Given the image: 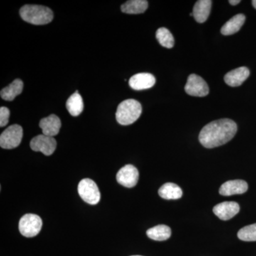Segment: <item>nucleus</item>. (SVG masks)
<instances>
[{
    "instance_id": "20",
    "label": "nucleus",
    "mask_w": 256,
    "mask_h": 256,
    "mask_svg": "<svg viewBox=\"0 0 256 256\" xmlns=\"http://www.w3.org/2000/svg\"><path fill=\"white\" fill-rule=\"evenodd\" d=\"M159 195L164 200H178L182 196V190L174 183H166L159 190Z\"/></svg>"
},
{
    "instance_id": "18",
    "label": "nucleus",
    "mask_w": 256,
    "mask_h": 256,
    "mask_svg": "<svg viewBox=\"0 0 256 256\" xmlns=\"http://www.w3.org/2000/svg\"><path fill=\"white\" fill-rule=\"evenodd\" d=\"M148 8L146 0H130L121 6V11L129 14H142Z\"/></svg>"
},
{
    "instance_id": "22",
    "label": "nucleus",
    "mask_w": 256,
    "mask_h": 256,
    "mask_svg": "<svg viewBox=\"0 0 256 256\" xmlns=\"http://www.w3.org/2000/svg\"><path fill=\"white\" fill-rule=\"evenodd\" d=\"M156 38L160 44L165 48H172L174 46V36L168 28H160L156 32Z\"/></svg>"
},
{
    "instance_id": "23",
    "label": "nucleus",
    "mask_w": 256,
    "mask_h": 256,
    "mask_svg": "<svg viewBox=\"0 0 256 256\" xmlns=\"http://www.w3.org/2000/svg\"><path fill=\"white\" fill-rule=\"evenodd\" d=\"M238 237L244 242H256V224L246 226L240 229Z\"/></svg>"
},
{
    "instance_id": "19",
    "label": "nucleus",
    "mask_w": 256,
    "mask_h": 256,
    "mask_svg": "<svg viewBox=\"0 0 256 256\" xmlns=\"http://www.w3.org/2000/svg\"><path fill=\"white\" fill-rule=\"evenodd\" d=\"M66 106L69 114L74 117H77L82 114L84 110V101L78 90L69 97Z\"/></svg>"
},
{
    "instance_id": "5",
    "label": "nucleus",
    "mask_w": 256,
    "mask_h": 256,
    "mask_svg": "<svg viewBox=\"0 0 256 256\" xmlns=\"http://www.w3.org/2000/svg\"><path fill=\"white\" fill-rule=\"evenodd\" d=\"M78 191L80 198L89 204L96 205L100 202V190L90 178L82 180L78 184Z\"/></svg>"
},
{
    "instance_id": "13",
    "label": "nucleus",
    "mask_w": 256,
    "mask_h": 256,
    "mask_svg": "<svg viewBox=\"0 0 256 256\" xmlns=\"http://www.w3.org/2000/svg\"><path fill=\"white\" fill-rule=\"evenodd\" d=\"M40 127L44 134L54 138L60 132L62 122L58 116L56 114H50L48 117L41 120Z\"/></svg>"
},
{
    "instance_id": "6",
    "label": "nucleus",
    "mask_w": 256,
    "mask_h": 256,
    "mask_svg": "<svg viewBox=\"0 0 256 256\" xmlns=\"http://www.w3.org/2000/svg\"><path fill=\"white\" fill-rule=\"evenodd\" d=\"M22 137V128L18 124H12L0 136V146L3 149H14L20 146Z\"/></svg>"
},
{
    "instance_id": "14",
    "label": "nucleus",
    "mask_w": 256,
    "mask_h": 256,
    "mask_svg": "<svg viewBox=\"0 0 256 256\" xmlns=\"http://www.w3.org/2000/svg\"><path fill=\"white\" fill-rule=\"evenodd\" d=\"M250 76V70L247 67H239L238 68L230 70L226 74L224 80L229 86L238 87L242 85Z\"/></svg>"
},
{
    "instance_id": "11",
    "label": "nucleus",
    "mask_w": 256,
    "mask_h": 256,
    "mask_svg": "<svg viewBox=\"0 0 256 256\" xmlns=\"http://www.w3.org/2000/svg\"><path fill=\"white\" fill-rule=\"evenodd\" d=\"M156 82V79L152 74L140 73L131 77L129 80V85L134 90H146L154 86Z\"/></svg>"
},
{
    "instance_id": "25",
    "label": "nucleus",
    "mask_w": 256,
    "mask_h": 256,
    "mask_svg": "<svg viewBox=\"0 0 256 256\" xmlns=\"http://www.w3.org/2000/svg\"><path fill=\"white\" fill-rule=\"evenodd\" d=\"M240 2V0H230V1H229V3L232 5H234V6L238 4Z\"/></svg>"
},
{
    "instance_id": "15",
    "label": "nucleus",
    "mask_w": 256,
    "mask_h": 256,
    "mask_svg": "<svg viewBox=\"0 0 256 256\" xmlns=\"http://www.w3.org/2000/svg\"><path fill=\"white\" fill-rule=\"evenodd\" d=\"M212 2L210 0H198L193 9V16L198 23H204L206 21L210 14Z\"/></svg>"
},
{
    "instance_id": "10",
    "label": "nucleus",
    "mask_w": 256,
    "mask_h": 256,
    "mask_svg": "<svg viewBox=\"0 0 256 256\" xmlns=\"http://www.w3.org/2000/svg\"><path fill=\"white\" fill-rule=\"evenodd\" d=\"M240 210L238 204L234 202H224L216 205L214 213L220 220H227L235 216Z\"/></svg>"
},
{
    "instance_id": "21",
    "label": "nucleus",
    "mask_w": 256,
    "mask_h": 256,
    "mask_svg": "<svg viewBox=\"0 0 256 256\" xmlns=\"http://www.w3.org/2000/svg\"><path fill=\"white\" fill-rule=\"evenodd\" d=\"M171 228L166 225H158L148 229L146 236L152 240L158 242L168 240L171 236Z\"/></svg>"
},
{
    "instance_id": "17",
    "label": "nucleus",
    "mask_w": 256,
    "mask_h": 256,
    "mask_svg": "<svg viewBox=\"0 0 256 256\" xmlns=\"http://www.w3.org/2000/svg\"><path fill=\"white\" fill-rule=\"evenodd\" d=\"M24 84L21 79H16L8 86L4 88L0 92L2 98L6 101L14 100L16 96L22 92Z\"/></svg>"
},
{
    "instance_id": "3",
    "label": "nucleus",
    "mask_w": 256,
    "mask_h": 256,
    "mask_svg": "<svg viewBox=\"0 0 256 256\" xmlns=\"http://www.w3.org/2000/svg\"><path fill=\"white\" fill-rule=\"evenodd\" d=\"M142 114V106L138 100L128 99L120 104L116 111V120L119 124L129 126L134 124Z\"/></svg>"
},
{
    "instance_id": "27",
    "label": "nucleus",
    "mask_w": 256,
    "mask_h": 256,
    "mask_svg": "<svg viewBox=\"0 0 256 256\" xmlns=\"http://www.w3.org/2000/svg\"></svg>"
},
{
    "instance_id": "24",
    "label": "nucleus",
    "mask_w": 256,
    "mask_h": 256,
    "mask_svg": "<svg viewBox=\"0 0 256 256\" xmlns=\"http://www.w3.org/2000/svg\"><path fill=\"white\" fill-rule=\"evenodd\" d=\"M10 112L6 107L0 108V127L6 126L9 122Z\"/></svg>"
},
{
    "instance_id": "7",
    "label": "nucleus",
    "mask_w": 256,
    "mask_h": 256,
    "mask_svg": "<svg viewBox=\"0 0 256 256\" xmlns=\"http://www.w3.org/2000/svg\"><path fill=\"white\" fill-rule=\"evenodd\" d=\"M184 89L188 95L196 97H204L210 92L207 82L196 74H191L188 77Z\"/></svg>"
},
{
    "instance_id": "9",
    "label": "nucleus",
    "mask_w": 256,
    "mask_h": 256,
    "mask_svg": "<svg viewBox=\"0 0 256 256\" xmlns=\"http://www.w3.org/2000/svg\"><path fill=\"white\" fill-rule=\"evenodd\" d=\"M118 182L128 188H134L139 180V172L136 166L127 164L121 168L116 175Z\"/></svg>"
},
{
    "instance_id": "16",
    "label": "nucleus",
    "mask_w": 256,
    "mask_h": 256,
    "mask_svg": "<svg viewBox=\"0 0 256 256\" xmlns=\"http://www.w3.org/2000/svg\"><path fill=\"white\" fill-rule=\"evenodd\" d=\"M246 16L242 14L235 15L234 18H230L225 24L222 26L220 32L224 36L234 34L237 33L242 28L245 22Z\"/></svg>"
},
{
    "instance_id": "12",
    "label": "nucleus",
    "mask_w": 256,
    "mask_h": 256,
    "mask_svg": "<svg viewBox=\"0 0 256 256\" xmlns=\"http://www.w3.org/2000/svg\"><path fill=\"white\" fill-rule=\"evenodd\" d=\"M248 186L246 182L244 180H230L226 182L220 188V194L222 196H232L235 194H242L247 191Z\"/></svg>"
},
{
    "instance_id": "1",
    "label": "nucleus",
    "mask_w": 256,
    "mask_h": 256,
    "mask_svg": "<svg viewBox=\"0 0 256 256\" xmlns=\"http://www.w3.org/2000/svg\"><path fill=\"white\" fill-rule=\"evenodd\" d=\"M237 132V124L232 120L224 118L213 121L202 128L198 140L206 148L223 146L232 140Z\"/></svg>"
},
{
    "instance_id": "8",
    "label": "nucleus",
    "mask_w": 256,
    "mask_h": 256,
    "mask_svg": "<svg viewBox=\"0 0 256 256\" xmlns=\"http://www.w3.org/2000/svg\"><path fill=\"white\" fill-rule=\"evenodd\" d=\"M57 143L54 138L42 134L34 138L30 142L32 150L41 152L46 156H50L54 152Z\"/></svg>"
},
{
    "instance_id": "26",
    "label": "nucleus",
    "mask_w": 256,
    "mask_h": 256,
    "mask_svg": "<svg viewBox=\"0 0 256 256\" xmlns=\"http://www.w3.org/2000/svg\"><path fill=\"white\" fill-rule=\"evenodd\" d=\"M252 6H254V8H255V9H256V0H252Z\"/></svg>"
},
{
    "instance_id": "2",
    "label": "nucleus",
    "mask_w": 256,
    "mask_h": 256,
    "mask_svg": "<svg viewBox=\"0 0 256 256\" xmlns=\"http://www.w3.org/2000/svg\"><path fill=\"white\" fill-rule=\"evenodd\" d=\"M20 14L24 21L34 25L47 24L54 18L53 12L41 5H24L20 9Z\"/></svg>"
},
{
    "instance_id": "4",
    "label": "nucleus",
    "mask_w": 256,
    "mask_h": 256,
    "mask_svg": "<svg viewBox=\"0 0 256 256\" xmlns=\"http://www.w3.org/2000/svg\"><path fill=\"white\" fill-rule=\"evenodd\" d=\"M42 218L38 215L28 214L22 217L18 223V229L24 236L28 238L36 236L42 227Z\"/></svg>"
}]
</instances>
